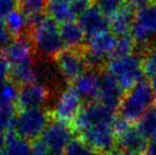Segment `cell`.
Instances as JSON below:
<instances>
[{
  "label": "cell",
  "instance_id": "44dd1931",
  "mask_svg": "<svg viewBox=\"0 0 156 155\" xmlns=\"http://www.w3.org/2000/svg\"><path fill=\"white\" fill-rule=\"evenodd\" d=\"M61 35L66 49H81L86 41V34L76 21L62 24Z\"/></svg>",
  "mask_w": 156,
  "mask_h": 155
},
{
  "label": "cell",
  "instance_id": "484cf974",
  "mask_svg": "<svg viewBox=\"0 0 156 155\" xmlns=\"http://www.w3.org/2000/svg\"><path fill=\"white\" fill-rule=\"evenodd\" d=\"M134 49V41L130 34L126 35H117L116 41H115V47L113 50L112 57H122L130 55L133 52Z\"/></svg>",
  "mask_w": 156,
  "mask_h": 155
},
{
  "label": "cell",
  "instance_id": "4fadbf2b",
  "mask_svg": "<svg viewBox=\"0 0 156 155\" xmlns=\"http://www.w3.org/2000/svg\"><path fill=\"white\" fill-rule=\"evenodd\" d=\"M35 50L30 37L14 38L2 50V55L8 60L10 67L35 62Z\"/></svg>",
  "mask_w": 156,
  "mask_h": 155
},
{
  "label": "cell",
  "instance_id": "e575fe53",
  "mask_svg": "<svg viewBox=\"0 0 156 155\" xmlns=\"http://www.w3.org/2000/svg\"><path fill=\"white\" fill-rule=\"evenodd\" d=\"M107 155H121V153L115 150V151H113L112 153H109V154H107Z\"/></svg>",
  "mask_w": 156,
  "mask_h": 155
},
{
  "label": "cell",
  "instance_id": "6da1fadb",
  "mask_svg": "<svg viewBox=\"0 0 156 155\" xmlns=\"http://www.w3.org/2000/svg\"><path fill=\"white\" fill-rule=\"evenodd\" d=\"M30 39L37 54L44 59H55L64 50L61 27L49 15H42L31 22Z\"/></svg>",
  "mask_w": 156,
  "mask_h": 155
},
{
  "label": "cell",
  "instance_id": "ffe728a7",
  "mask_svg": "<svg viewBox=\"0 0 156 155\" xmlns=\"http://www.w3.org/2000/svg\"><path fill=\"white\" fill-rule=\"evenodd\" d=\"M2 20L8 32L14 38L25 37V33L31 29V20L18 7L12 9Z\"/></svg>",
  "mask_w": 156,
  "mask_h": 155
},
{
  "label": "cell",
  "instance_id": "1f68e13d",
  "mask_svg": "<svg viewBox=\"0 0 156 155\" xmlns=\"http://www.w3.org/2000/svg\"><path fill=\"white\" fill-rule=\"evenodd\" d=\"M151 1L152 0H124V4L130 6L131 8H143L145 6H148L151 5Z\"/></svg>",
  "mask_w": 156,
  "mask_h": 155
},
{
  "label": "cell",
  "instance_id": "30bf717a",
  "mask_svg": "<svg viewBox=\"0 0 156 155\" xmlns=\"http://www.w3.org/2000/svg\"><path fill=\"white\" fill-rule=\"evenodd\" d=\"M92 6V0H48L49 16L59 24L74 22Z\"/></svg>",
  "mask_w": 156,
  "mask_h": 155
},
{
  "label": "cell",
  "instance_id": "cb8c5ba5",
  "mask_svg": "<svg viewBox=\"0 0 156 155\" xmlns=\"http://www.w3.org/2000/svg\"><path fill=\"white\" fill-rule=\"evenodd\" d=\"M137 130L146 140L156 139V107H152L137 122Z\"/></svg>",
  "mask_w": 156,
  "mask_h": 155
},
{
  "label": "cell",
  "instance_id": "4316f807",
  "mask_svg": "<svg viewBox=\"0 0 156 155\" xmlns=\"http://www.w3.org/2000/svg\"><path fill=\"white\" fill-rule=\"evenodd\" d=\"M62 155H100L81 139H73Z\"/></svg>",
  "mask_w": 156,
  "mask_h": 155
},
{
  "label": "cell",
  "instance_id": "d590c367",
  "mask_svg": "<svg viewBox=\"0 0 156 155\" xmlns=\"http://www.w3.org/2000/svg\"><path fill=\"white\" fill-rule=\"evenodd\" d=\"M155 1H156V0H155Z\"/></svg>",
  "mask_w": 156,
  "mask_h": 155
},
{
  "label": "cell",
  "instance_id": "7c38bea8",
  "mask_svg": "<svg viewBox=\"0 0 156 155\" xmlns=\"http://www.w3.org/2000/svg\"><path fill=\"white\" fill-rule=\"evenodd\" d=\"M79 136L81 140L103 155H107L115 151L116 137L113 125H98L83 130Z\"/></svg>",
  "mask_w": 156,
  "mask_h": 155
},
{
  "label": "cell",
  "instance_id": "e0dca14e",
  "mask_svg": "<svg viewBox=\"0 0 156 155\" xmlns=\"http://www.w3.org/2000/svg\"><path fill=\"white\" fill-rule=\"evenodd\" d=\"M123 95V90L114 78L106 72L100 73V90L97 102L115 111L120 106Z\"/></svg>",
  "mask_w": 156,
  "mask_h": 155
},
{
  "label": "cell",
  "instance_id": "7a4b0ae2",
  "mask_svg": "<svg viewBox=\"0 0 156 155\" xmlns=\"http://www.w3.org/2000/svg\"><path fill=\"white\" fill-rule=\"evenodd\" d=\"M154 102L155 92L151 82L143 79L123 95L119 106V116L130 124L137 123L141 116L152 108Z\"/></svg>",
  "mask_w": 156,
  "mask_h": 155
},
{
  "label": "cell",
  "instance_id": "2e32d148",
  "mask_svg": "<svg viewBox=\"0 0 156 155\" xmlns=\"http://www.w3.org/2000/svg\"><path fill=\"white\" fill-rule=\"evenodd\" d=\"M72 86L80 97L88 103L97 102L100 90V73L95 70H88L73 82Z\"/></svg>",
  "mask_w": 156,
  "mask_h": 155
},
{
  "label": "cell",
  "instance_id": "603a6c76",
  "mask_svg": "<svg viewBox=\"0 0 156 155\" xmlns=\"http://www.w3.org/2000/svg\"><path fill=\"white\" fill-rule=\"evenodd\" d=\"M0 155H33L32 145L17 135L9 134Z\"/></svg>",
  "mask_w": 156,
  "mask_h": 155
},
{
  "label": "cell",
  "instance_id": "83f0119b",
  "mask_svg": "<svg viewBox=\"0 0 156 155\" xmlns=\"http://www.w3.org/2000/svg\"><path fill=\"white\" fill-rule=\"evenodd\" d=\"M96 6L109 18L124 5V0H96Z\"/></svg>",
  "mask_w": 156,
  "mask_h": 155
},
{
  "label": "cell",
  "instance_id": "836d02e7",
  "mask_svg": "<svg viewBox=\"0 0 156 155\" xmlns=\"http://www.w3.org/2000/svg\"><path fill=\"white\" fill-rule=\"evenodd\" d=\"M143 155H156V139L148 142Z\"/></svg>",
  "mask_w": 156,
  "mask_h": 155
},
{
  "label": "cell",
  "instance_id": "f546056e",
  "mask_svg": "<svg viewBox=\"0 0 156 155\" xmlns=\"http://www.w3.org/2000/svg\"><path fill=\"white\" fill-rule=\"evenodd\" d=\"M8 75H10V65L2 52H0V81L7 80Z\"/></svg>",
  "mask_w": 156,
  "mask_h": 155
},
{
  "label": "cell",
  "instance_id": "d6a6232c",
  "mask_svg": "<svg viewBox=\"0 0 156 155\" xmlns=\"http://www.w3.org/2000/svg\"><path fill=\"white\" fill-rule=\"evenodd\" d=\"M7 132H9V131L0 123V152L2 151L5 144H6V142H7V138H8Z\"/></svg>",
  "mask_w": 156,
  "mask_h": 155
},
{
  "label": "cell",
  "instance_id": "d6986e66",
  "mask_svg": "<svg viewBox=\"0 0 156 155\" xmlns=\"http://www.w3.org/2000/svg\"><path fill=\"white\" fill-rule=\"evenodd\" d=\"M133 8H131L128 5H123L116 13L109 17V27L112 29L113 33L117 35L130 34L132 30L134 21Z\"/></svg>",
  "mask_w": 156,
  "mask_h": 155
},
{
  "label": "cell",
  "instance_id": "ba28073f",
  "mask_svg": "<svg viewBox=\"0 0 156 155\" xmlns=\"http://www.w3.org/2000/svg\"><path fill=\"white\" fill-rule=\"evenodd\" d=\"M82 107V98L73 86H69L64 88L56 97L52 105L51 114L55 120L69 124V122H74Z\"/></svg>",
  "mask_w": 156,
  "mask_h": 155
},
{
  "label": "cell",
  "instance_id": "ac0fdd59",
  "mask_svg": "<svg viewBox=\"0 0 156 155\" xmlns=\"http://www.w3.org/2000/svg\"><path fill=\"white\" fill-rule=\"evenodd\" d=\"M116 144L121 152H130L143 155L147 147V140L140 135L137 128L130 127L123 134L116 137Z\"/></svg>",
  "mask_w": 156,
  "mask_h": 155
},
{
  "label": "cell",
  "instance_id": "9a60e30c",
  "mask_svg": "<svg viewBox=\"0 0 156 155\" xmlns=\"http://www.w3.org/2000/svg\"><path fill=\"white\" fill-rule=\"evenodd\" d=\"M78 23L88 38L106 32L109 29V18L95 5H92L79 16Z\"/></svg>",
  "mask_w": 156,
  "mask_h": 155
},
{
  "label": "cell",
  "instance_id": "7402d4cb",
  "mask_svg": "<svg viewBox=\"0 0 156 155\" xmlns=\"http://www.w3.org/2000/svg\"><path fill=\"white\" fill-rule=\"evenodd\" d=\"M17 85L12 80L0 81V110H15L17 106Z\"/></svg>",
  "mask_w": 156,
  "mask_h": 155
},
{
  "label": "cell",
  "instance_id": "277c9868",
  "mask_svg": "<svg viewBox=\"0 0 156 155\" xmlns=\"http://www.w3.org/2000/svg\"><path fill=\"white\" fill-rule=\"evenodd\" d=\"M49 123L50 114L44 108H27L21 110L16 114L14 129L21 138L33 140L41 137Z\"/></svg>",
  "mask_w": 156,
  "mask_h": 155
},
{
  "label": "cell",
  "instance_id": "5b68a950",
  "mask_svg": "<svg viewBox=\"0 0 156 155\" xmlns=\"http://www.w3.org/2000/svg\"><path fill=\"white\" fill-rule=\"evenodd\" d=\"M115 41L116 35H114V33L109 31L88 38L83 52L89 70L100 69L101 66H105L106 62L112 56Z\"/></svg>",
  "mask_w": 156,
  "mask_h": 155
},
{
  "label": "cell",
  "instance_id": "8992f818",
  "mask_svg": "<svg viewBox=\"0 0 156 155\" xmlns=\"http://www.w3.org/2000/svg\"><path fill=\"white\" fill-rule=\"evenodd\" d=\"M131 37L136 45L145 48L156 39V4L137 9L131 30Z\"/></svg>",
  "mask_w": 156,
  "mask_h": 155
},
{
  "label": "cell",
  "instance_id": "8fae6325",
  "mask_svg": "<svg viewBox=\"0 0 156 155\" xmlns=\"http://www.w3.org/2000/svg\"><path fill=\"white\" fill-rule=\"evenodd\" d=\"M73 130L67 123L61 121H50L41 135V142L52 154L62 155L72 142Z\"/></svg>",
  "mask_w": 156,
  "mask_h": 155
},
{
  "label": "cell",
  "instance_id": "4dcf8cb0",
  "mask_svg": "<svg viewBox=\"0 0 156 155\" xmlns=\"http://www.w3.org/2000/svg\"><path fill=\"white\" fill-rule=\"evenodd\" d=\"M16 0H0V18H4L7 14L15 8Z\"/></svg>",
  "mask_w": 156,
  "mask_h": 155
},
{
  "label": "cell",
  "instance_id": "3957f363",
  "mask_svg": "<svg viewBox=\"0 0 156 155\" xmlns=\"http://www.w3.org/2000/svg\"><path fill=\"white\" fill-rule=\"evenodd\" d=\"M105 72L115 79L123 91L131 88L143 80V56L130 54L122 57H112L105 64Z\"/></svg>",
  "mask_w": 156,
  "mask_h": 155
},
{
  "label": "cell",
  "instance_id": "d4e9b609",
  "mask_svg": "<svg viewBox=\"0 0 156 155\" xmlns=\"http://www.w3.org/2000/svg\"><path fill=\"white\" fill-rule=\"evenodd\" d=\"M18 8L27 15L31 22L34 18L42 16L44 9H47L48 0H17Z\"/></svg>",
  "mask_w": 156,
  "mask_h": 155
},
{
  "label": "cell",
  "instance_id": "5bb4252c",
  "mask_svg": "<svg viewBox=\"0 0 156 155\" xmlns=\"http://www.w3.org/2000/svg\"><path fill=\"white\" fill-rule=\"evenodd\" d=\"M50 97L48 86L41 82H33L22 86L18 90L17 106L21 110L27 108H44Z\"/></svg>",
  "mask_w": 156,
  "mask_h": 155
},
{
  "label": "cell",
  "instance_id": "9c48e42d",
  "mask_svg": "<svg viewBox=\"0 0 156 155\" xmlns=\"http://www.w3.org/2000/svg\"><path fill=\"white\" fill-rule=\"evenodd\" d=\"M55 65L59 75L72 82L89 70L84 52L81 49H64L56 56Z\"/></svg>",
  "mask_w": 156,
  "mask_h": 155
},
{
  "label": "cell",
  "instance_id": "f1b7e54d",
  "mask_svg": "<svg viewBox=\"0 0 156 155\" xmlns=\"http://www.w3.org/2000/svg\"><path fill=\"white\" fill-rule=\"evenodd\" d=\"M10 41H12V35H10V33L8 32L7 27L5 25L4 20L0 18V49L4 50Z\"/></svg>",
  "mask_w": 156,
  "mask_h": 155
},
{
  "label": "cell",
  "instance_id": "52a82bcc",
  "mask_svg": "<svg viewBox=\"0 0 156 155\" xmlns=\"http://www.w3.org/2000/svg\"><path fill=\"white\" fill-rule=\"evenodd\" d=\"M116 119L115 111L105 106L100 102L88 103L80 111L74 120V130L80 134L83 130L98 125H113Z\"/></svg>",
  "mask_w": 156,
  "mask_h": 155
}]
</instances>
